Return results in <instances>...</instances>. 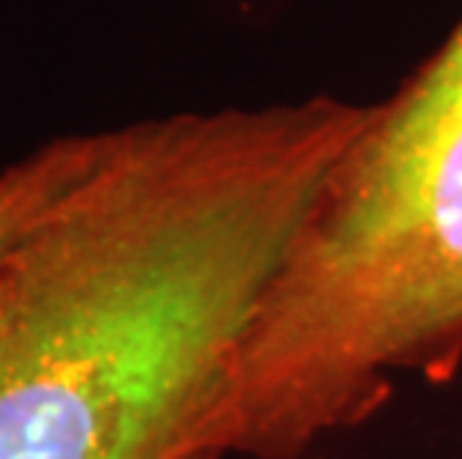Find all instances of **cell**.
I'll use <instances>...</instances> for the list:
<instances>
[{
	"instance_id": "cell-1",
	"label": "cell",
	"mask_w": 462,
	"mask_h": 459,
	"mask_svg": "<svg viewBox=\"0 0 462 459\" xmlns=\"http://www.w3.org/2000/svg\"><path fill=\"white\" fill-rule=\"evenodd\" d=\"M367 107L105 129L0 269V459H227L236 361Z\"/></svg>"
},
{
	"instance_id": "cell-2",
	"label": "cell",
	"mask_w": 462,
	"mask_h": 459,
	"mask_svg": "<svg viewBox=\"0 0 462 459\" xmlns=\"http://www.w3.org/2000/svg\"><path fill=\"white\" fill-rule=\"evenodd\" d=\"M462 355V22L331 170L236 361L233 456L299 459Z\"/></svg>"
},
{
	"instance_id": "cell-3",
	"label": "cell",
	"mask_w": 462,
	"mask_h": 459,
	"mask_svg": "<svg viewBox=\"0 0 462 459\" xmlns=\"http://www.w3.org/2000/svg\"><path fill=\"white\" fill-rule=\"evenodd\" d=\"M102 132L54 138L0 168V269L24 248L99 152Z\"/></svg>"
}]
</instances>
